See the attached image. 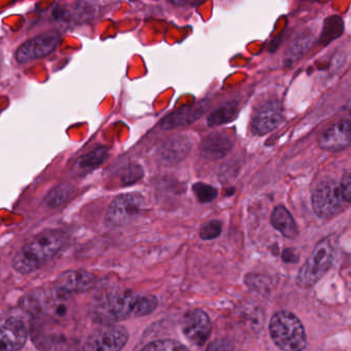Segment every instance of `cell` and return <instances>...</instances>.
I'll return each mask as SVG.
<instances>
[{
  "mask_svg": "<svg viewBox=\"0 0 351 351\" xmlns=\"http://www.w3.org/2000/svg\"><path fill=\"white\" fill-rule=\"evenodd\" d=\"M319 146L327 152H341L351 146V119H342L328 128L319 138Z\"/></svg>",
  "mask_w": 351,
  "mask_h": 351,
  "instance_id": "13",
  "label": "cell"
},
{
  "mask_svg": "<svg viewBox=\"0 0 351 351\" xmlns=\"http://www.w3.org/2000/svg\"><path fill=\"white\" fill-rule=\"evenodd\" d=\"M67 241V234L59 229L43 231L14 256L12 267L21 274L36 271L51 261L65 247Z\"/></svg>",
  "mask_w": 351,
  "mask_h": 351,
  "instance_id": "2",
  "label": "cell"
},
{
  "mask_svg": "<svg viewBox=\"0 0 351 351\" xmlns=\"http://www.w3.org/2000/svg\"><path fill=\"white\" fill-rule=\"evenodd\" d=\"M143 169L138 165H133V166H129L123 170V172L121 173V179L125 185H132V184L139 181L143 177Z\"/></svg>",
  "mask_w": 351,
  "mask_h": 351,
  "instance_id": "28",
  "label": "cell"
},
{
  "mask_svg": "<svg viewBox=\"0 0 351 351\" xmlns=\"http://www.w3.org/2000/svg\"><path fill=\"white\" fill-rule=\"evenodd\" d=\"M144 208L145 197L139 192L121 194L109 206L107 225L114 228L127 226L143 213Z\"/></svg>",
  "mask_w": 351,
  "mask_h": 351,
  "instance_id": "7",
  "label": "cell"
},
{
  "mask_svg": "<svg viewBox=\"0 0 351 351\" xmlns=\"http://www.w3.org/2000/svg\"><path fill=\"white\" fill-rule=\"evenodd\" d=\"M73 186L69 184H60L51 190L45 196V202L49 208H58L65 204L73 195Z\"/></svg>",
  "mask_w": 351,
  "mask_h": 351,
  "instance_id": "21",
  "label": "cell"
},
{
  "mask_svg": "<svg viewBox=\"0 0 351 351\" xmlns=\"http://www.w3.org/2000/svg\"><path fill=\"white\" fill-rule=\"evenodd\" d=\"M343 32V20L339 16H329V18L326 19L323 31H322L321 36H319V43L325 47L335 39L341 37Z\"/></svg>",
  "mask_w": 351,
  "mask_h": 351,
  "instance_id": "20",
  "label": "cell"
},
{
  "mask_svg": "<svg viewBox=\"0 0 351 351\" xmlns=\"http://www.w3.org/2000/svg\"><path fill=\"white\" fill-rule=\"evenodd\" d=\"M108 156V149L105 146H96L94 149L84 154L78 160V166L82 169H94L101 166Z\"/></svg>",
  "mask_w": 351,
  "mask_h": 351,
  "instance_id": "23",
  "label": "cell"
},
{
  "mask_svg": "<svg viewBox=\"0 0 351 351\" xmlns=\"http://www.w3.org/2000/svg\"><path fill=\"white\" fill-rule=\"evenodd\" d=\"M158 304V299L154 295L111 293L103 295L93 302L90 315L96 323L113 325L123 319L150 315L156 311Z\"/></svg>",
  "mask_w": 351,
  "mask_h": 351,
  "instance_id": "1",
  "label": "cell"
},
{
  "mask_svg": "<svg viewBox=\"0 0 351 351\" xmlns=\"http://www.w3.org/2000/svg\"><path fill=\"white\" fill-rule=\"evenodd\" d=\"M223 224L220 220H210L204 223L199 230L200 239L204 241H212L220 237L222 232Z\"/></svg>",
  "mask_w": 351,
  "mask_h": 351,
  "instance_id": "27",
  "label": "cell"
},
{
  "mask_svg": "<svg viewBox=\"0 0 351 351\" xmlns=\"http://www.w3.org/2000/svg\"><path fill=\"white\" fill-rule=\"evenodd\" d=\"M269 332L274 343L282 351H302L306 348L304 327L292 313H276L270 321Z\"/></svg>",
  "mask_w": 351,
  "mask_h": 351,
  "instance_id": "5",
  "label": "cell"
},
{
  "mask_svg": "<svg viewBox=\"0 0 351 351\" xmlns=\"http://www.w3.org/2000/svg\"><path fill=\"white\" fill-rule=\"evenodd\" d=\"M192 190H193L198 202L202 204L213 202L218 196V190L216 188L208 185V184L202 183V182L194 184L192 186Z\"/></svg>",
  "mask_w": 351,
  "mask_h": 351,
  "instance_id": "25",
  "label": "cell"
},
{
  "mask_svg": "<svg viewBox=\"0 0 351 351\" xmlns=\"http://www.w3.org/2000/svg\"><path fill=\"white\" fill-rule=\"evenodd\" d=\"M208 107H210V102L206 100L200 101L189 106L182 107L167 115L160 121V128L162 130H174L176 128L191 125L208 111Z\"/></svg>",
  "mask_w": 351,
  "mask_h": 351,
  "instance_id": "14",
  "label": "cell"
},
{
  "mask_svg": "<svg viewBox=\"0 0 351 351\" xmlns=\"http://www.w3.org/2000/svg\"><path fill=\"white\" fill-rule=\"evenodd\" d=\"M60 35L57 32H45L23 43L16 49V57L19 63H27L32 60L40 59L53 53L60 43Z\"/></svg>",
  "mask_w": 351,
  "mask_h": 351,
  "instance_id": "9",
  "label": "cell"
},
{
  "mask_svg": "<svg viewBox=\"0 0 351 351\" xmlns=\"http://www.w3.org/2000/svg\"><path fill=\"white\" fill-rule=\"evenodd\" d=\"M170 1L176 5H188V4L193 3L195 0H170Z\"/></svg>",
  "mask_w": 351,
  "mask_h": 351,
  "instance_id": "32",
  "label": "cell"
},
{
  "mask_svg": "<svg viewBox=\"0 0 351 351\" xmlns=\"http://www.w3.org/2000/svg\"><path fill=\"white\" fill-rule=\"evenodd\" d=\"M336 260L335 237H325L317 243L313 253L299 270L297 284L301 288L315 286L333 266Z\"/></svg>",
  "mask_w": 351,
  "mask_h": 351,
  "instance_id": "4",
  "label": "cell"
},
{
  "mask_svg": "<svg viewBox=\"0 0 351 351\" xmlns=\"http://www.w3.org/2000/svg\"><path fill=\"white\" fill-rule=\"evenodd\" d=\"M284 119L282 107L278 101H268L259 107L251 123L253 134L258 136L267 135L276 129Z\"/></svg>",
  "mask_w": 351,
  "mask_h": 351,
  "instance_id": "12",
  "label": "cell"
},
{
  "mask_svg": "<svg viewBox=\"0 0 351 351\" xmlns=\"http://www.w3.org/2000/svg\"><path fill=\"white\" fill-rule=\"evenodd\" d=\"M21 307L38 319L64 322L73 313V302L68 293L57 287L37 289L23 297Z\"/></svg>",
  "mask_w": 351,
  "mask_h": 351,
  "instance_id": "3",
  "label": "cell"
},
{
  "mask_svg": "<svg viewBox=\"0 0 351 351\" xmlns=\"http://www.w3.org/2000/svg\"><path fill=\"white\" fill-rule=\"evenodd\" d=\"M313 41H315V38L311 33H304V34H301L300 36L297 37L293 41L290 49H289L291 57L298 58L306 53L309 49L313 47Z\"/></svg>",
  "mask_w": 351,
  "mask_h": 351,
  "instance_id": "24",
  "label": "cell"
},
{
  "mask_svg": "<svg viewBox=\"0 0 351 351\" xmlns=\"http://www.w3.org/2000/svg\"><path fill=\"white\" fill-rule=\"evenodd\" d=\"M270 222L274 229L280 231L287 239H294L298 237V227L292 214L284 206L274 208L270 217Z\"/></svg>",
  "mask_w": 351,
  "mask_h": 351,
  "instance_id": "18",
  "label": "cell"
},
{
  "mask_svg": "<svg viewBox=\"0 0 351 351\" xmlns=\"http://www.w3.org/2000/svg\"><path fill=\"white\" fill-rule=\"evenodd\" d=\"M295 253L292 251V250L287 249L286 251L284 252V254H282V259H284V261L286 262H295L297 261V260H295Z\"/></svg>",
  "mask_w": 351,
  "mask_h": 351,
  "instance_id": "31",
  "label": "cell"
},
{
  "mask_svg": "<svg viewBox=\"0 0 351 351\" xmlns=\"http://www.w3.org/2000/svg\"><path fill=\"white\" fill-rule=\"evenodd\" d=\"M99 6L94 0H78L69 8L63 10L62 18H70L77 22L92 20L98 14Z\"/></svg>",
  "mask_w": 351,
  "mask_h": 351,
  "instance_id": "19",
  "label": "cell"
},
{
  "mask_svg": "<svg viewBox=\"0 0 351 351\" xmlns=\"http://www.w3.org/2000/svg\"><path fill=\"white\" fill-rule=\"evenodd\" d=\"M206 351H234L232 342L227 339H219L216 341H213L208 346Z\"/></svg>",
  "mask_w": 351,
  "mask_h": 351,
  "instance_id": "30",
  "label": "cell"
},
{
  "mask_svg": "<svg viewBox=\"0 0 351 351\" xmlns=\"http://www.w3.org/2000/svg\"><path fill=\"white\" fill-rule=\"evenodd\" d=\"M233 139L224 132L208 134L200 143V152L210 160L225 158L233 148Z\"/></svg>",
  "mask_w": 351,
  "mask_h": 351,
  "instance_id": "16",
  "label": "cell"
},
{
  "mask_svg": "<svg viewBox=\"0 0 351 351\" xmlns=\"http://www.w3.org/2000/svg\"><path fill=\"white\" fill-rule=\"evenodd\" d=\"M192 144L186 136H177L160 147L158 158L164 166H175L185 160L191 150Z\"/></svg>",
  "mask_w": 351,
  "mask_h": 351,
  "instance_id": "17",
  "label": "cell"
},
{
  "mask_svg": "<svg viewBox=\"0 0 351 351\" xmlns=\"http://www.w3.org/2000/svg\"><path fill=\"white\" fill-rule=\"evenodd\" d=\"M342 195H343L344 200L348 204H351V169L346 171V174L342 177L341 183Z\"/></svg>",
  "mask_w": 351,
  "mask_h": 351,
  "instance_id": "29",
  "label": "cell"
},
{
  "mask_svg": "<svg viewBox=\"0 0 351 351\" xmlns=\"http://www.w3.org/2000/svg\"><path fill=\"white\" fill-rule=\"evenodd\" d=\"M237 105L235 103H227L210 113L208 117V125L210 127H219L230 123L237 115Z\"/></svg>",
  "mask_w": 351,
  "mask_h": 351,
  "instance_id": "22",
  "label": "cell"
},
{
  "mask_svg": "<svg viewBox=\"0 0 351 351\" xmlns=\"http://www.w3.org/2000/svg\"><path fill=\"white\" fill-rule=\"evenodd\" d=\"M129 340L123 326L105 325L97 330L84 344V351H121Z\"/></svg>",
  "mask_w": 351,
  "mask_h": 351,
  "instance_id": "8",
  "label": "cell"
},
{
  "mask_svg": "<svg viewBox=\"0 0 351 351\" xmlns=\"http://www.w3.org/2000/svg\"><path fill=\"white\" fill-rule=\"evenodd\" d=\"M181 326L186 338L198 346L206 343L212 332L210 317L200 309L188 311L182 319Z\"/></svg>",
  "mask_w": 351,
  "mask_h": 351,
  "instance_id": "10",
  "label": "cell"
},
{
  "mask_svg": "<svg viewBox=\"0 0 351 351\" xmlns=\"http://www.w3.org/2000/svg\"><path fill=\"white\" fill-rule=\"evenodd\" d=\"M96 276L86 270H68L58 276L55 287L68 294L84 293L94 288Z\"/></svg>",
  "mask_w": 351,
  "mask_h": 351,
  "instance_id": "15",
  "label": "cell"
},
{
  "mask_svg": "<svg viewBox=\"0 0 351 351\" xmlns=\"http://www.w3.org/2000/svg\"><path fill=\"white\" fill-rule=\"evenodd\" d=\"M341 186L333 178H326L315 186L311 204L315 215L321 219H330L339 215L346 208Z\"/></svg>",
  "mask_w": 351,
  "mask_h": 351,
  "instance_id": "6",
  "label": "cell"
},
{
  "mask_svg": "<svg viewBox=\"0 0 351 351\" xmlns=\"http://www.w3.org/2000/svg\"><path fill=\"white\" fill-rule=\"evenodd\" d=\"M141 351H189L187 348L175 341V340L165 339L158 340V341L152 342L146 346Z\"/></svg>",
  "mask_w": 351,
  "mask_h": 351,
  "instance_id": "26",
  "label": "cell"
},
{
  "mask_svg": "<svg viewBox=\"0 0 351 351\" xmlns=\"http://www.w3.org/2000/svg\"><path fill=\"white\" fill-rule=\"evenodd\" d=\"M28 339L26 324L20 317L0 321V351H21Z\"/></svg>",
  "mask_w": 351,
  "mask_h": 351,
  "instance_id": "11",
  "label": "cell"
}]
</instances>
